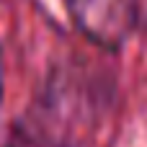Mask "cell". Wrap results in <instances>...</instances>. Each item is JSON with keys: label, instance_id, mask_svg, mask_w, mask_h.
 Here are the masks:
<instances>
[{"label": "cell", "instance_id": "obj_1", "mask_svg": "<svg viewBox=\"0 0 147 147\" xmlns=\"http://www.w3.org/2000/svg\"><path fill=\"white\" fill-rule=\"evenodd\" d=\"M78 31L103 49H119L140 23L142 0H65Z\"/></svg>", "mask_w": 147, "mask_h": 147}, {"label": "cell", "instance_id": "obj_2", "mask_svg": "<svg viewBox=\"0 0 147 147\" xmlns=\"http://www.w3.org/2000/svg\"><path fill=\"white\" fill-rule=\"evenodd\" d=\"M0 101H3V54H0Z\"/></svg>", "mask_w": 147, "mask_h": 147}]
</instances>
